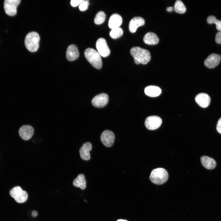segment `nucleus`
I'll return each mask as SVG.
<instances>
[{
	"label": "nucleus",
	"mask_w": 221,
	"mask_h": 221,
	"mask_svg": "<svg viewBox=\"0 0 221 221\" xmlns=\"http://www.w3.org/2000/svg\"><path fill=\"white\" fill-rule=\"evenodd\" d=\"M130 53L134 60H137L140 64H147L150 60V53L148 50L138 47H134L130 50Z\"/></svg>",
	"instance_id": "obj_1"
},
{
	"label": "nucleus",
	"mask_w": 221,
	"mask_h": 221,
	"mask_svg": "<svg viewBox=\"0 0 221 221\" xmlns=\"http://www.w3.org/2000/svg\"><path fill=\"white\" fill-rule=\"evenodd\" d=\"M84 53L87 60L93 67L97 69L101 68L102 61L98 52L93 48H88L85 50Z\"/></svg>",
	"instance_id": "obj_2"
},
{
	"label": "nucleus",
	"mask_w": 221,
	"mask_h": 221,
	"mask_svg": "<svg viewBox=\"0 0 221 221\" xmlns=\"http://www.w3.org/2000/svg\"><path fill=\"white\" fill-rule=\"evenodd\" d=\"M168 176V173L166 170L162 168H158L152 171L149 178L153 183L160 185L167 180Z\"/></svg>",
	"instance_id": "obj_3"
},
{
	"label": "nucleus",
	"mask_w": 221,
	"mask_h": 221,
	"mask_svg": "<svg viewBox=\"0 0 221 221\" xmlns=\"http://www.w3.org/2000/svg\"><path fill=\"white\" fill-rule=\"evenodd\" d=\"M40 38L39 34L35 32L29 33L26 36L25 43L27 49L31 52L36 51L39 48Z\"/></svg>",
	"instance_id": "obj_4"
},
{
	"label": "nucleus",
	"mask_w": 221,
	"mask_h": 221,
	"mask_svg": "<svg viewBox=\"0 0 221 221\" xmlns=\"http://www.w3.org/2000/svg\"><path fill=\"white\" fill-rule=\"evenodd\" d=\"M10 195L18 203H22L26 201L28 195L26 191L19 186L13 188L10 192Z\"/></svg>",
	"instance_id": "obj_5"
},
{
	"label": "nucleus",
	"mask_w": 221,
	"mask_h": 221,
	"mask_svg": "<svg viewBox=\"0 0 221 221\" xmlns=\"http://www.w3.org/2000/svg\"><path fill=\"white\" fill-rule=\"evenodd\" d=\"M20 0H6L4 1V7L6 14L8 15L13 16L17 14V8L20 3Z\"/></svg>",
	"instance_id": "obj_6"
},
{
	"label": "nucleus",
	"mask_w": 221,
	"mask_h": 221,
	"mask_svg": "<svg viewBox=\"0 0 221 221\" xmlns=\"http://www.w3.org/2000/svg\"><path fill=\"white\" fill-rule=\"evenodd\" d=\"M161 118L157 116H151L147 117L145 122L146 127L148 130H153L158 128L161 124Z\"/></svg>",
	"instance_id": "obj_7"
},
{
	"label": "nucleus",
	"mask_w": 221,
	"mask_h": 221,
	"mask_svg": "<svg viewBox=\"0 0 221 221\" xmlns=\"http://www.w3.org/2000/svg\"><path fill=\"white\" fill-rule=\"evenodd\" d=\"M96 47L98 52L102 56L106 57L110 55V50L104 38L99 39L96 42Z\"/></svg>",
	"instance_id": "obj_8"
},
{
	"label": "nucleus",
	"mask_w": 221,
	"mask_h": 221,
	"mask_svg": "<svg viewBox=\"0 0 221 221\" xmlns=\"http://www.w3.org/2000/svg\"><path fill=\"white\" fill-rule=\"evenodd\" d=\"M109 97L106 94H100L93 98L91 101L92 105L97 108H101L105 107L107 104Z\"/></svg>",
	"instance_id": "obj_9"
},
{
	"label": "nucleus",
	"mask_w": 221,
	"mask_h": 221,
	"mask_svg": "<svg viewBox=\"0 0 221 221\" xmlns=\"http://www.w3.org/2000/svg\"><path fill=\"white\" fill-rule=\"evenodd\" d=\"M115 135L112 131L106 130L103 132L100 136L101 141L106 146L110 147L113 145L115 139Z\"/></svg>",
	"instance_id": "obj_10"
},
{
	"label": "nucleus",
	"mask_w": 221,
	"mask_h": 221,
	"mask_svg": "<svg viewBox=\"0 0 221 221\" xmlns=\"http://www.w3.org/2000/svg\"><path fill=\"white\" fill-rule=\"evenodd\" d=\"M221 56L220 55L215 53L210 55L204 61V64L207 67L210 68H215L219 64Z\"/></svg>",
	"instance_id": "obj_11"
},
{
	"label": "nucleus",
	"mask_w": 221,
	"mask_h": 221,
	"mask_svg": "<svg viewBox=\"0 0 221 221\" xmlns=\"http://www.w3.org/2000/svg\"><path fill=\"white\" fill-rule=\"evenodd\" d=\"M34 133V129L31 126L24 125L21 126L19 130L20 136L23 140H27L30 139Z\"/></svg>",
	"instance_id": "obj_12"
},
{
	"label": "nucleus",
	"mask_w": 221,
	"mask_h": 221,
	"mask_svg": "<svg viewBox=\"0 0 221 221\" xmlns=\"http://www.w3.org/2000/svg\"><path fill=\"white\" fill-rule=\"evenodd\" d=\"M195 100L198 105L203 108L207 107L211 102L210 96L205 93H200L197 95L195 97Z\"/></svg>",
	"instance_id": "obj_13"
},
{
	"label": "nucleus",
	"mask_w": 221,
	"mask_h": 221,
	"mask_svg": "<svg viewBox=\"0 0 221 221\" xmlns=\"http://www.w3.org/2000/svg\"><path fill=\"white\" fill-rule=\"evenodd\" d=\"M66 58L70 61H74L79 56L77 47L75 45H71L68 47L66 51Z\"/></svg>",
	"instance_id": "obj_14"
},
{
	"label": "nucleus",
	"mask_w": 221,
	"mask_h": 221,
	"mask_svg": "<svg viewBox=\"0 0 221 221\" xmlns=\"http://www.w3.org/2000/svg\"><path fill=\"white\" fill-rule=\"evenodd\" d=\"M145 21L143 18L139 17L133 18L130 21L129 28L130 32L132 33L135 32L139 27L143 25Z\"/></svg>",
	"instance_id": "obj_15"
},
{
	"label": "nucleus",
	"mask_w": 221,
	"mask_h": 221,
	"mask_svg": "<svg viewBox=\"0 0 221 221\" xmlns=\"http://www.w3.org/2000/svg\"><path fill=\"white\" fill-rule=\"evenodd\" d=\"M92 149V145L89 142L83 144L79 149L81 158L84 160H88L91 158L90 151Z\"/></svg>",
	"instance_id": "obj_16"
},
{
	"label": "nucleus",
	"mask_w": 221,
	"mask_h": 221,
	"mask_svg": "<svg viewBox=\"0 0 221 221\" xmlns=\"http://www.w3.org/2000/svg\"><path fill=\"white\" fill-rule=\"evenodd\" d=\"M122 22V18L119 14H114L110 17L108 22V26L111 29L118 28Z\"/></svg>",
	"instance_id": "obj_17"
},
{
	"label": "nucleus",
	"mask_w": 221,
	"mask_h": 221,
	"mask_svg": "<svg viewBox=\"0 0 221 221\" xmlns=\"http://www.w3.org/2000/svg\"><path fill=\"white\" fill-rule=\"evenodd\" d=\"M200 160L203 166L207 169H212L216 166V163L215 160L210 157L203 156L201 157Z\"/></svg>",
	"instance_id": "obj_18"
},
{
	"label": "nucleus",
	"mask_w": 221,
	"mask_h": 221,
	"mask_svg": "<svg viewBox=\"0 0 221 221\" xmlns=\"http://www.w3.org/2000/svg\"><path fill=\"white\" fill-rule=\"evenodd\" d=\"M146 95L150 97H156L161 93V90L158 87L154 86H149L146 87L144 90Z\"/></svg>",
	"instance_id": "obj_19"
},
{
	"label": "nucleus",
	"mask_w": 221,
	"mask_h": 221,
	"mask_svg": "<svg viewBox=\"0 0 221 221\" xmlns=\"http://www.w3.org/2000/svg\"><path fill=\"white\" fill-rule=\"evenodd\" d=\"M143 41L146 44L154 45L158 43L159 39L157 36L153 32H149L144 36Z\"/></svg>",
	"instance_id": "obj_20"
},
{
	"label": "nucleus",
	"mask_w": 221,
	"mask_h": 221,
	"mask_svg": "<svg viewBox=\"0 0 221 221\" xmlns=\"http://www.w3.org/2000/svg\"><path fill=\"white\" fill-rule=\"evenodd\" d=\"M73 184L76 187L79 188L82 190H84L86 187V181L84 175L83 174L78 175L73 180Z\"/></svg>",
	"instance_id": "obj_21"
},
{
	"label": "nucleus",
	"mask_w": 221,
	"mask_h": 221,
	"mask_svg": "<svg viewBox=\"0 0 221 221\" xmlns=\"http://www.w3.org/2000/svg\"><path fill=\"white\" fill-rule=\"evenodd\" d=\"M174 9L176 12L181 14L184 13L186 10L183 3L179 0L176 1L174 5Z\"/></svg>",
	"instance_id": "obj_22"
},
{
	"label": "nucleus",
	"mask_w": 221,
	"mask_h": 221,
	"mask_svg": "<svg viewBox=\"0 0 221 221\" xmlns=\"http://www.w3.org/2000/svg\"><path fill=\"white\" fill-rule=\"evenodd\" d=\"M106 18L105 13L102 11L99 12L95 15L94 20L95 23L97 25H99L103 23Z\"/></svg>",
	"instance_id": "obj_23"
},
{
	"label": "nucleus",
	"mask_w": 221,
	"mask_h": 221,
	"mask_svg": "<svg viewBox=\"0 0 221 221\" xmlns=\"http://www.w3.org/2000/svg\"><path fill=\"white\" fill-rule=\"evenodd\" d=\"M123 34L122 29L118 27L112 29L110 32V35L112 38L116 39L121 37Z\"/></svg>",
	"instance_id": "obj_24"
},
{
	"label": "nucleus",
	"mask_w": 221,
	"mask_h": 221,
	"mask_svg": "<svg viewBox=\"0 0 221 221\" xmlns=\"http://www.w3.org/2000/svg\"><path fill=\"white\" fill-rule=\"evenodd\" d=\"M207 21L209 24H215L217 30L221 31V21L217 20L214 16H209L207 18Z\"/></svg>",
	"instance_id": "obj_25"
},
{
	"label": "nucleus",
	"mask_w": 221,
	"mask_h": 221,
	"mask_svg": "<svg viewBox=\"0 0 221 221\" xmlns=\"http://www.w3.org/2000/svg\"><path fill=\"white\" fill-rule=\"evenodd\" d=\"M89 4L88 0H83L79 6V9L81 11H84L87 10Z\"/></svg>",
	"instance_id": "obj_26"
},
{
	"label": "nucleus",
	"mask_w": 221,
	"mask_h": 221,
	"mask_svg": "<svg viewBox=\"0 0 221 221\" xmlns=\"http://www.w3.org/2000/svg\"><path fill=\"white\" fill-rule=\"evenodd\" d=\"M215 41L219 44H221V31L217 32L215 35Z\"/></svg>",
	"instance_id": "obj_27"
},
{
	"label": "nucleus",
	"mask_w": 221,
	"mask_h": 221,
	"mask_svg": "<svg viewBox=\"0 0 221 221\" xmlns=\"http://www.w3.org/2000/svg\"><path fill=\"white\" fill-rule=\"evenodd\" d=\"M83 0H72L71 4L73 7H76L79 5Z\"/></svg>",
	"instance_id": "obj_28"
},
{
	"label": "nucleus",
	"mask_w": 221,
	"mask_h": 221,
	"mask_svg": "<svg viewBox=\"0 0 221 221\" xmlns=\"http://www.w3.org/2000/svg\"><path fill=\"white\" fill-rule=\"evenodd\" d=\"M216 129L217 131L221 134V118L218 121L216 126Z\"/></svg>",
	"instance_id": "obj_29"
},
{
	"label": "nucleus",
	"mask_w": 221,
	"mask_h": 221,
	"mask_svg": "<svg viewBox=\"0 0 221 221\" xmlns=\"http://www.w3.org/2000/svg\"><path fill=\"white\" fill-rule=\"evenodd\" d=\"M32 215L34 217L36 216L37 215V212L36 211H34L32 213Z\"/></svg>",
	"instance_id": "obj_30"
},
{
	"label": "nucleus",
	"mask_w": 221,
	"mask_h": 221,
	"mask_svg": "<svg viewBox=\"0 0 221 221\" xmlns=\"http://www.w3.org/2000/svg\"><path fill=\"white\" fill-rule=\"evenodd\" d=\"M166 10L168 11L171 12L173 10V8L171 7H168L167 8Z\"/></svg>",
	"instance_id": "obj_31"
},
{
	"label": "nucleus",
	"mask_w": 221,
	"mask_h": 221,
	"mask_svg": "<svg viewBox=\"0 0 221 221\" xmlns=\"http://www.w3.org/2000/svg\"><path fill=\"white\" fill-rule=\"evenodd\" d=\"M117 221H128L127 220L122 219H118Z\"/></svg>",
	"instance_id": "obj_32"
}]
</instances>
